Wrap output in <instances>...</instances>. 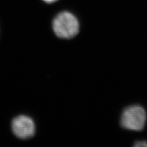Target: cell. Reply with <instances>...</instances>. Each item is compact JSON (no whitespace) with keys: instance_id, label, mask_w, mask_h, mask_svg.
I'll list each match as a JSON object with an SVG mask.
<instances>
[{"instance_id":"1","label":"cell","mask_w":147,"mask_h":147,"mask_svg":"<svg viewBox=\"0 0 147 147\" xmlns=\"http://www.w3.org/2000/svg\"><path fill=\"white\" fill-rule=\"evenodd\" d=\"M54 33L63 39H71L79 31V22L73 13L64 11L55 17L52 23Z\"/></svg>"},{"instance_id":"2","label":"cell","mask_w":147,"mask_h":147,"mask_svg":"<svg viewBox=\"0 0 147 147\" xmlns=\"http://www.w3.org/2000/svg\"><path fill=\"white\" fill-rule=\"evenodd\" d=\"M146 121L145 110L139 105H133L126 109L121 118V126L126 129L134 131L143 129Z\"/></svg>"},{"instance_id":"3","label":"cell","mask_w":147,"mask_h":147,"mask_svg":"<svg viewBox=\"0 0 147 147\" xmlns=\"http://www.w3.org/2000/svg\"><path fill=\"white\" fill-rule=\"evenodd\" d=\"M12 131L18 138L27 139L35 134V125L33 119L25 115L16 117L12 123Z\"/></svg>"},{"instance_id":"4","label":"cell","mask_w":147,"mask_h":147,"mask_svg":"<svg viewBox=\"0 0 147 147\" xmlns=\"http://www.w3.org/2000/svg\"><path fill=\"white\" fill-rule=\"evenodd\" d=\"M135 146H137V147H139V146H147V143L146 142H137V143L134 145Z\"/></svg>"},{"instance_id":"5","label":"cell","mask_w":147,"mask_h":147,"mask_svg":"<svg viewBox=\"0 0 147 147\" xmlns=\"http://www.w3.org/2000/svg\"><path fill=\"white\" fill-rule=\"evenodd\" d=\"M43 1L45 3L50 4V3H53L55 2H56L57 1H58V0H43Z\"/></svg>"}]
</instances>
